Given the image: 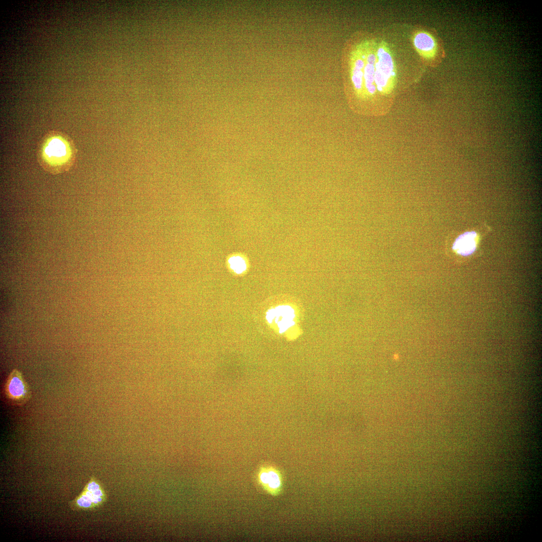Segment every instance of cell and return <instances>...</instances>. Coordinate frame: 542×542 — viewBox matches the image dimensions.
I'll return each mask as SVG.
<instances>
[{"label":"cell","mask_w":542,"mask_h":542,"mask_svg":"<svg viewBox=\"0 0 542 542\" xmlns=\"http://www.w3.org/2000/svg\"><path fill=\"white\" fill-rule=\"evenodd\" d=\"M76 150L67 135L58 131L48 132L38 152V162L46 171L58 174L68 171L75 163Z\"/></svg>","instance_id":"obj_1"},{"label":"cell","mask_w":542,"mask_h":542,"mask_svg":"<svg viewBox=\"0 0 542 542\" xmlns=\"http://www.w3.org/2000/svg\"><path fill=\"white\" fill-rule=\"evenodd\" d=\"M107 495L100 481L92 476L81 492L69 503L73 510H88L97 508L105 503Z\"/></svg>","instance_id":"obj_2"},{"label":"cell","mask_w":542,"mask_h":542,"mask_svg":"<svg viewBox=\"0 0 542 542\" xmlns=\"http://www.w3.org/2000/svg\"><path fill=\"white\" fill-rule=\"evenodd\" d=\"M374 81L376 89L383 94H388L391 89V80L394 76L393 59L383 48H380L376 55Z\"/></svg>","instance_id":"obj_3"},{"label":"cell","mask_w":542,"mask_h":542,"mask_svg":"<svg viewBox=\"0 0 542 542\" xmlns=\"http://www.w3.org/2000/svg\"><path fill=\"white\" fill-rule=\"evenodd\" d=\"M257 479L261 486L270 494L277 495L281 492L283 485L282 476L277 468L272 466L261 467Z\"/></svg>","instance_id":"obj_4"},{"label":"cell","mask_w":542,"mask_h":542,"mask_svg":"<svg viewBox=\"0 0 542 542\" xmlns=\"http://www.w3.org/2000/svg\"><path fill=\"white\" fill-rule=\"evenodd\" d=\"M414 43L416 49L427 59H434L438 53V44L435 38L427 32L416 35Z\"/></svg>","instance_id":"obj_5"},{"label":"cell","mask_w":542,"mask_h":542,"mask_svg":"<svg viewBox=\"0 0 542 542\" xmlns=\"http://www.w3.org/2000/svg\"><path fill=\"white\" fill-rule=\"evenodd\" d=\"M6 389L10 398L14 400L19 401L26 398L27 394L26 384L19 371L14 370L11 373L7 382Z\"/></svg>","instance_id":"obj_6"},{"label":"cell","mask_w":542,"mask_h":542,"mask_svg":"<svg viewBox=\"0 0 542 542\" xmlns=\"http://www.w3.org/2000/svg\"><path fill=\"white\" fill-rule=\"evenodd\" d=\"M477 235L475 232H467L459 236L454 243L453 248L458 254L468 255L476 248Z\"/></svg>","instance_id":"obj_7"},{"label":"cell","mask_w":542,"mask_h":542,"mask_svg":"<svg viewBox=\"0 0 542 542\" xmlns=\"http://www.w3.org/2000/svg\"><path fill=\"white\" fill-rule=\"evenodd\" d=\"M376 55L370 54L366 58V64L363 69V80L366 91L370 95H373L377 90L374 81L375 64Z\"/></svg>","instance_id":"obj_8"},{"label":"cell","mask_w":542,"mask_h":542,"mask_svg":"<svg viewBox=\"0 0 542 542\" xmlns=\"http://www.w3.org/2000/svg\"><path fill=\"white\" fill-rule=\"evenodd\" d=\"M364 63L362 59L357 60L354 64L353 70L352 81L354 88L357 90H360L363 86V69Z\"/></svg>","instance_id":"obj_9"},{"label":"cell","mask_w":542,"mask_h":542,"mask_svg":"<svg viewBox=\"0 0 542 542\" xmlns=\"http://www.w3.org/2000/svg\"><path fill=\"white\" fill-rule=\"evenodd\" d=\"M231 267L237 273H240L245 269L244 261L239 257H233L230 259Z\"/></svg>","instance_id":"obj_10"}]
</instances>
